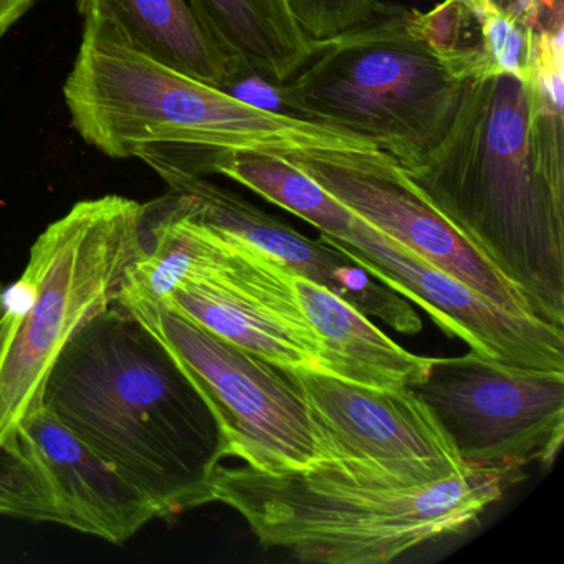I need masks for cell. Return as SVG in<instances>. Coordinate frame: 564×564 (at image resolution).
I'll use <instances>...</instances> for the list:
<instances>
[{"label": "cell", "instance_id": "obj_8", "mask_svg": "<svg viewBox=\"0 0 564 564\" xmlns=\"http://www.w3.org/2000/svg\"><path fill=\"white\" fill-rule=\"evenodd\" d=\"M412 391L471 468L550 467L564 438V371L503 365L478 352L431 358Z\"/></svg>", "mask_w": 564, "mask_h": 564}, {"label": "cell", "instance_id": "obj_15", "mask_svg": "<svg viewBox=\"0 0 564 564\" xmlns=\"http://www.w3.org/2000/svg\"><path fill=\"white\" fill-rule=\"evenodd\" d=\"M303 318L322 348L325 375L376 389L412 388L431 358L412 355L332 290L290 272Z\"/></svg>", "mask_w": 564, "mask_h": 564}, {"label": "cell", "instance_id": "obj_9", "mask_svg": "<svg viewBox=\"0 0 564 564\" xmlns=\"http://www.w3.org/2000/svg\"><path fill=\"white\" fill-rule=\"evenodd\" d=\"M341 477L381 487H429L467 474L441 422L411 388L376 389L289 368Z\"/></svg>", "mask_w": 564, "mask_h": 564}, {"label": "cell", "instance_id": "obj_19", "mask_svg": "<svg viewBox=\"0 0 564 564\" xmlns=\"http://www.w3.org/2000/svg\"><path fill=\"white\" fill-rule=\"evenodd\" d=\"M480 24V57L487 75L513 74L524 80L533 31L501 14L488 0H474Z\"/></svg>", "mask_w": 564, "mask_h": 564}, {"label": "cell", "instance_id": "obj_20", "mask_svg": "<svg viewBox=\"0 0 564 564\" xmlns=\"http://www.w3.org/2000/svg\"><path fill=\"white\" fill-rule=\"evenodd\" d=\"M310 42L325 41L371 18L379 0H289Z\"/></svg>", "mask_w": 564, "mask_h": 564}, {"label": "cell", "instance_id": "obj_14", "mask_svg": "<svg viewBox=\"0 0 564 564\" xmlns=\"http://www.w3.org/2000/svg\"><path fill=\"white\" fill-rule=\"evenodd\" d=\"M19 441L51 478L64 527L123 544L161 518L147 495L101 460L44 405L22 424Z\"/></svg>", "mask_w": 564, "mask_h": 564}, {"label": "cell", "instance_id": "obj_1", "mask_svg": "<svg viewBox=\"0 0 564 564\" xmlns=\"http://www.w3.org/2000/svg\"><path fill=\"white\" fill-rule=\"evenodd\" d=\"M404 173L534 318L564 328V117L531 110L517 75L465 80L447 133Z\"/></svg>", "mask_w": 564, "mask_h": 564}, {"label": "cell", "instance_id": "obj_6", "mask_svg": "<svg viewBox=\"0 0 564 564\" xmlns=\"http://www.w3.org/2000/svg\"><path fill=\"white\" fill-rule=\"evenodd\" d=\"M411 9L379 2L371 18L325 41L275 88L283 113L375 143L404 171L441 143L462 84L411 28Z\"/></svg>", "mask_w": 564, "mask_h": 564}, {"label": "cell", "instance_id": "obj_12", "mask_svg": "<svg viewBox=\"0 0 564 564\" xmlns=\"http://www.w3.org/2000/svg\"><path fill=\"white\" fill-rule=\"evenodd\" d=\"M210 229L217 239L213 259L163 306L273 365L325 372L318 338L293 295L290 270L257 247Z\"/></svg>", "mask_w": 564, "mask_h": 564}, {"label": "cell", "instance_id": "obj_11", "mask_svg": "<svg viewBox=\"0 0 564 564\" xmlns=\"http://www.w3.org/2000/svg\"><path fill=\"white\" fill-rule=\"evenodd\" d=\"M319 239L422 312L470 351L503 365L564 371V328L501 308L352 213L348 226Z\"/></svg>", "mask_w": 564, "mask_h": 564}, {"label": "cell", "instance_id": "obj_16", "mask_svg": "<svg viewBox=\"0 0 564 564\" xmlns=\"http://www.w3.org/2000/svg\"><path fill=\"white\" fill-rule=\"evenodd\" d=\"M82 18L108 22L161 64L226 90L247 75L191 0H77Z\"/></svg>", "mask_w": 564, "mask_h": 564}, {"label": "cell", "instance_id": "obj_21", "mask_svg": "<svg viewBox=\"0 0 564 564\" xmlns=\"http://www.w3.org/2000/svg\"><path fill=\"white\" fill-rule=\"evenodd\" d=\"M497 11L533 32L564 31V0H488Z\"/></svg>", "mask_w": 564, "mask_h": 564}, {"label": "cell", "instance_id": "obj_22", "mask_svg": "<svg viewBox=\"0 0 564 564\" xmlns=\"http://www.w3.org/2000/svg\"><path fill=\"white\" fill-rule=\"evenodd\" d=\"M39 0H0V37H4Z\"/></svg>", "mask_w": 564, "mask_h": 564}, {"label": "cell", "instance_id": "obj_5", "mask_svg": "<svg viewBox=\"0 0 564 564\" xmlns=\"http://www.w3.org/2000/svg\"><path fill=\"white\" fill-rule=\"evenodd\" d=\"M143 204L104 196L75 204L35 240L0 310V442L21 447L62 349L117 303L144 249Z\"/></svg>", "mask_w": 564, "mask_h": 564}, {"label": "cell", "instance_id": "obj_7", "mask_svg": "<svg viewBox=\"0 0 564 564\" xmlns=\"http://www.w3.org/2000/svg\"><path fill=\"white\" fill-rule=\"evenodd\" d=\"M121 306L170 349L206 399L226 435L229 457L265 474L332 464L308 402L289 368L232 345L166 306Z\"/></svg>", "mask_w": 564, "mask_h": 564}, {"label": "cell", "instance_id": "obj_17", "mask_svg": "<svg viewBox=\"0 0 564 564\" xmlns=\"http://www.w3.org/2000/svg\"><path fill=\"white\" fill-rule=\"evenodd\" d=\"M210 34L247 75L285 84L312 55L289 0H191Z\"/></svg>", "mask_w": 564, "mask_h": 564}, {"label": "cell", "instance_id": "obj_10", "mask_svg": "<svg viewBox=\"0 0 564 564\" xmlns=\"http://www.w3.org/2000/svg\"><path fill=\"white\" fill-rule=\"evenodd\" d=\"M283 156L366 223L435 269L508 312L533 316L523 293L419 193L384 151L310 150Z\"/></svg>", "mask_w": 564, "mask_h": 564}, {"label": "cell", "instance_id": "obj_4", "mask_svg": "<svg viewBox=\"0 0 564 564\" xmlns=\"http://www.w3.org/2000/svg\"><path fill=\"white\" fill-rule=\"evenodd\" d=\"M521 468H471L429 487L358 484L326 467L265 474L220 464L210 503H224L260 543L300 561L386 564L431 541L465 533L497 503Z\"/></svg>", "mask_w": 564, "mask_h": 564}, {"label": "cell", "instance_id": "obj_18", "mask_svg": "<svg viewBox=\"0 0 564 564\" xmlns=\"http://www.w3.org/2000/svg\"><path fill=\"white\" fill-rule=\"evenodd\" d=\"M0 285V310H2ZM0 514L64 524L57 494L44 468L24 451L0 442Z\"/></svg>", "mask_w": 564, "mask_h": 564}, {"label": "cell", "instance_id": "obj_13", "mask_svg": "<svg viewBox=\"0 0 564 564\" xmlns=\"http://www.w3.org/2000/svg\"><path fill=\"white\" fill-rule=\"evenodd\" d=\"M138 160L166 183L167 191L183 196L194 216L207 226L257 247L290 272L332 290L366 316H376L402 335L421 332V316L408 300L369 276L325 240L302 236L239 194L220 187L203 174L183 170L160 154L147 151Z\"/></svg>", "mask_w": 564, "mask_h": 564}, {"label": "cell", "instance_id": "obj_2", "mask_svg": "<svg viewBox=\"0 0 564 564\" xmlns=\"http://www.w3.org/2000/svg\"><path fill=\"white\" fill-rule=\"evenodd\" d=\"M42 405L147 495L161 518L210 503L229 457L210 405L170 349L113 303L62 349Z\"/></svg>", "mask_w": 564, "mask_h": 564}, {"label": "cell", "instance_id": "obj_3", "mask_svg": "<svg viewBox=\"0 0 564 564\" xmlns=\"http://www.w3.org/2000/svg\"><path fill=\"white\" fill-rule=\"evenodd\" d=\"M64 100L78 137L113 160L148 150H246L282 156L310 150H379L348 131L265 110L174 70L97 19L84 21Z\"/></svg>", "mask_w": 564, "mask_h": 564}]
</instances>
